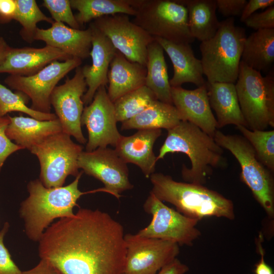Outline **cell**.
<instances>
[{"label":"cell","instance_id":"6da1fadb","mask_svg":"<svg viewBox=\"0 0 274 274\" xmlns=\"http://www.w3.org/2000/svg\"><path fill=\"white\" fill-rule=\"evenodd\" d=\"M124 236L122 225L108 213L80 209L45 230L39 255L58 274H123Z\"/></svg>","mask_w":274,"mask_h":274},{"label":"cell","instance_id":"7a4b0ae2","mask_svg":"<svg viewBox=\"0 0 274 274\" xmlns=\"http://www.w3.org/2000/svg\"><path fill=\"white\" fill-rule=\"evenodd\" d=\"M186 154L191 167L182 166V176L187 183L204 184L214 168L227 165L223 150L208 135L195 125L185 121L167 130V136L159 150L157 161L168 153Z\"/></svg>","mask_w":274,"mask_h":274},{"label":"cell","instance_id":"3957f363","mask_svg":"<svg viewBox=\"0 0 274 274\" xmlns=\"http://www.w3.org/2000/svg\"><path fill=\"white\" fill-rule=\"evenodd\" d=\"M83 172L65 186L47 188L39 179L30 181L27 184L28 196L23 200L19 209L20 217L24 223L28 238L38 242L45 230L57 218L73 217V208L83 195L98 192L94 190L81 192L78 184Z\"/></svg>","mask_w":274,"mask_h":274},{"label":"cell","instance_id":"277c9868","mask_svg":"<svg viewBox=\"0 0 274 274\" xmlns=\"http://www.w3.org/2000/svg\"><path fill=\"white\" fill-rule=\"evenodd\" d=\"M149 178L152 184L151 192L187 217L198 220L207 217L235 218L232 201L216 191L202 185L178 182L160 173H154Z\"/></svg>","mask_w":274,"mask_h":274},{"label":"cell","instance_id":"5b68a950","mask_svg":"<svg viewBox=\"0 0 274 274\" xmlns=\"http://www.w3.org/2000/svg\"><path fill=\"white\" fill-rule=\"evenodd\" d=\"M246 38L245 29L230 17L220 22L213 37L201 42L200 60L208 82L235 83Z\"/></svg>","mask_w":274,"mask_h":274},{"label":"cell","instance_id":"8992f818","mask_svg":"<svg viewBox=\"0 0 274 274\" xmlns=\"http://www.w3.org/2000/svg\"><path fill=\"white\" fill-rule=\"evenodd\" d=\"M235 84L240 108L251 130L274 127V76H266L241 61Z\"/></svg>","mask_w":274,"mask_h":274},{"label":"cell","instance_id":"52a82bcc","mask_svg":"<svg viewBox=\"0 0 274 274\" xmlns=\"http://www.w3.org/2000/svg\"><path fill=\"white\" fill-rule=\"evenodd\" d=\"M132 22L152 37L176 43L195 39L189 31L186 8L179 0H133Z\"/></svg>","mask_w":274,"mask_h":274},{"label":"cell","instance_id":"ba28073f","mask_svg":"<svg viewBox=\"0 0 274 274\" xmlns=\"http://www.w3.org/2000/svg\"><path fill=\"white\" fill-rule=\"evenodd\" d=\"M213 138L219 146L228 150L236 158L241 168V179L267 214L273 217V173L259 161L253 148L243 135L225 134L217 129Z\"/></svg>","mask_w":274,"mask_h":274},{"label":"cell","instance_id":"9c48e42d","mask_svg":"<svg viewBox=\"0 0 274 274\" xmlns=\"http://www.w3.org/2000/svg\"><path fill=\"white\" fill-rule=\"evenodd\" d=\"M30 151L39 160V180L47 188L61 187L67 176L80 173L78 159L83 147L62 131L48 136Z\"/></svg>","mask_w":274,"mask_h":274},{"label":"cell","instance_id":"30bf717a","mask_svg":"<svg viewBox=\"0 0 274 274\" xmlns=\"http://www.w3.org/2000/svg\"><path fill=\"white\" fill-rule=\"evenodd\" d=\"M143 207L152 218L147 227L136 233L139 235L190 246L201 234L196 227L198 220L187 217L168 207L151 192Z\"/></svg>","mask_w":274,"mask_h":274},{"label":"cell","instance_id":"8fae6325","mask_svg":"<svg viewBox=\"0 0 274 274\" xmlns=\"http://www.w3.org/2000/svg\"><path fill=\"white\" fill-rule=\"evenodd\" d=\"M82 60L72 58L55 61L29 76L10 75L4 82L11 89L20 92L31 100V108L42 113H51V94L57 83L73 70L80 66Z\"/></svg>","mask_w":274,"mask_h":274},{"label":"cell","instance_id":"7c38bea8","mask_svg":"<svg viewBox=\"0 0 274 274\" xmlns=\"http://www.w3.org/2000/svg\"><path fill=\"white\" fill-rule=\"evenodd\" d=\"M126 254L123 274H157L180 252L177 243L161 239L125 234Z\"/></svg>","mask_w":274,"mask_h":274},{"label":"cell","instance_id":"4fadbf2b","mask_svg":"<svg viewBox=\"0 0 274 274\" xmlns=\"http://www.w3.org/2000/svg\"><path fill=\"white\" fill-rule=\"evenodd\" d=\"M92 23L128 60L146 66L147 48L154 38L131 21L128 15L106 16Z\"/></svg>","mask_w":274,"mask_h":274},{"label":"cell","instance_id":"5bb4252c","mask_svg":"<svg viewBox=\"0 0 274 274\" xmlns=\"http://www.w3.org/2000/svg\"><path fill=\"white\" fill-rule=\"evenodd\" d=\"M86 87L80 66L76 68L72 78L67 77L63 84L55 87L50 98V104L60 122L62 131L73 136L82 144L87 142L81 123L84 105L82 97L87 90Z\"/></svg>","mask_w":274,"mask_h":274},{"label":"cell","instance_id":"9a60e30c","mask_svg":"<svg viewBox=\"0 0 274 274\" xmlns=\"http://www.w3.org/2000/svg\"><path fill=\"white\" fill-rule=\"evenodd\" d=\"M117 122L114 102L109 98L105 86H101L91 102L84 108L81 116V125L86 126L88 134L86 151L108 145L115 147L122 136Z\"/></svg>","mask_w":274,"mask_h":274},{"label":"cell","instance_id":"2e32d148","mask_svg":"<svg viewBox=\"0 0 274 274\" xmlns=\"http://www.w3.org/2000/svg\"><path fill=\"white\" fill-rule=\"evenodd\" d=\"M78 166L86 174L101 181L105 192L118 199L121 197L120 193L133 188L129 180L127 163L115 149L106 147L82 151L78 159Z\"/></svg>","mask_w":274,"mask_h":274},{"label":"cell","instance_id":"e0dca14e","mask_svg":"<svg viewBox=\"0 0 274 274\" xmlns=\"http://www.w3.org/2000/svg\"><path fill=\"white\" fill-rule=\"evenodd\" d=\"M206 84L194 90L171 87L172 99L181 121H188L214 137L217 122L210 105Z\"/></svg>","mask_w":274,"mask_h":274},{"label":"cell","instance_id":"ac0fdd59","mask_svg":"<svg viewBox=\"0 0 274 274\" xmlns=\"http://www.w3.org/2000/svg\"><path fill=\"white\" fill-rule=\"evenodd\" d=\"M91 30V49L90 56L91 65L81 67L88 89L82 97L85 105H89L95 92L101 86L108 83L110 65L117 50L110 40L91 22L89 26Z\"/></svg>","mask_w":274,"mask_h":274},{"label":"cell","instance_id":"d6986e66","mask_svg":"<svg viewBox=\"0 0 274 274\" xmlns=\"http://www.w3.org/2000/svg\"><path fill=\"white\" fill-rule=\"evenodd\" d=\"M70 58L72 57L60 50L47 45L39 48L12 47L0 65V73L29 76L53 61Z\"/></svg>","mask_w":274,"mask_h":274},{"label":"cell","instance_id":"ffe728a7","mask_svg":"<svg viewBox=\"0 0 274 274\" xmlns=\"http://www.w3.org/2000/svg\"><path fill=\"white\" fill-rule=\"evenodd\" d=\"M161 134L159 129L138 130L131 135H122L115 150L124 162L137 165L145 177L149 178L155 172L157 161L153 146Z\"/></svg>","mask_w":274,"mask_h":274},{"label":"cell","instance_id":"44dd1931","mask_svg":"<svg viewBox=\"0 0 274 274\" xmlns=\"http://www.w3.org/2000/svg\"><path fill=\"white\" fill-rule=\"evenodd\" d=\"M91 39L89 27L85 30L77 29L56 22L47 29L38 27L35 36V41H42L47 46L59 49L71 57L82 60L90 56Z\"/></svg>","mask_w":274,"mask_h":274},{"label":"cell","instance_id":"7402d4cb","mask_svg":"<svg viewBox=\"0 0 274 274\" xmlns=\"http://www.w3.org/2000/svg\"><path fill=\"white\" fill-rule=\"evenodd\" d=\"M154 39L172 62L174 74L169 80L171 87H181L186 83H193L197 87L206 84L201 60L195 56L190 44L176 43L159 38Z\"/></svg>","mask_w":274,"mask_h":274},{"label":"cell","instance_id":"603a6c76","mask_svg":"<svg viewBox=\"0 0 274 274\" xmlns=\"http://www.w3.org/2000/svg\"><path fill=\"white\" fill-rule=\"evenodd\" d=\"M145 65L128 60L117 51L108 73V94L112 102L123 95L145 85Z\"/></svg>","mask_w":274,"mask_h":274},{"label":"cell","instance_id":"cb8c5ba5","mask_svg":"<svg viewBox=\"0 0 274 274\" xmlns=\"http://www.w3.org/2000/svg\"><path fill=\"white\" fill-rule=\"evenodd\" d=\"M210 105L215 112L217 128L228 125L247 127L238 102L235 83L206 82Z\"/></svg>","mask_w":274,"mask_h":274},{"label":"cell","instance_id":"d4e9b609","mask_svg":"<svg viewBox=\"0 0 274 274\" xmlns=\"http://www.w3.org/2000/svg\"><path fill=\"white\" fill-rule=\"evenodd\" d=\"M6 134L23 149H30L48 136L62 132L59 119L42 121L22 116L11 117Z\"/></svg>","mask_w":274,"mask_h":274},{"label":"cell","instance_id":"484cf974","mask_svg":"<svg viewBox=\"0 0 274 274\" xmlns=\"http://www.w3.org/2000/svg\"><path fill=\"white\" fill-rule=\"evenodd\" d=\"M187 9L189 31L193 38L203 42L214 36L220 26L216 0H179Z\"/></svg>","mask_w":274,"mask_h":274},{"label":"cell","instance_id":"4316f807","mask_svg":"<svg viewBox=\"0 0 274 274\" xmlns=\"http://www.w3.org/2000/svg\"><path fill=\"white\" fill-rule=\"evenodd\" d=\"M164 51L155 39L148 46L145 86L153 92L157 100L173 105Z\"/></svg>","mask_w":274,"mask_h":274},{"label":"cell","instance_id":"83f0119b","mask_svg":"<svg viewBox=\"0 0 274 274\" xmlns=\"http://www.w3.org/2000/svg\"><path fill=\"white\" fill-rule=\"evenodd\" d=\"M181 121L175 107L157 99L133 118L122 122L121 129H170Z\"/></svg>","mask_w":274,"mask_h":274},{"label":"cell","instance_id":"f1b7e54d","mask_svg":"<svg viewBox=\"0 0 274 274\" xmlns=\"http://www.w3.org/2000/svg\"><path fill=\"white\" fill-rule=\"evenodd\" d=\"M241 61L258 72L267 71L274 61V29L256 30L247 37Z\"/></svg>","mask_w":274,"mask_h":274},{"label":"cell","instance_id":"f546056e","mask_svg":"<svg viewBox=\"0 0 274 274\" xmlns=\"http://www.w3.org/2000/svg\"><path fill=\"white\" fill-rule=\"evenodd\" d=\"M72 9L78 11L75 18L80 26L98 18L124 14L134 16L133 0H70Z\"/></svg>","mask_w":274,"mask_h":274},{"label":"cell","instance_id":"4dcf8cb0","mask_svg":"<svg viewBox=\"0 0 274 274\" xmlns=\"http://www.w3.org/2000/svg\"><path fill=\"white\" fill-rule=\"evenodd\" d=\"M156 99L145 85L123 95L114 102L117 121L123 122L133 118Z\"/></svg>","mask_w":274,"mask_h":274},{"label":"cell","instance_id":"1f68e13d","mask_svg":"<svg viewBox=\"0 0 274 274\" xmlns=\"http://www.w3.org/2000/svg\"><path fill=\"white\" fill-rule=\"evenodd\" d=\"M15 2L16 8L14 20L22 26L20 35L22 39L31 43L35 41L37 23L46 21L52 24L54 21L42 12L35 0H15Z\"/></svg>","mask_w":274,"mask_h":274},{"label":"cell","instance_id":"d6a6232c","mask_svg":"<svg viewBox=\"0 0 274 274\" xmlns=\"http://www.w3.org/2000/svg\"><path fill=\"white\" fill-rule=\"evenodd\" d=\"M253 148L259 161L272 173L274 172V130H251L236 126Z\"/></svg>","mask_w":274,"mask_h":274},{"label":"cell","instance_id":"836d02e7","mask_svg":"<svg viewBox=\"0 0 274 274\" xmlns=\"http://www.w3.org/2000/svg\"><path fill=\"white\" fill-rule=\"evenodd\" d=\"M26 97H27L20 92H13L0 83V117L5 116L12 112H19L42 121L52 120L57 118L54 113H42L28 107L26 104Z\"/></svg>","mask_w":274,"mask_h":274},{"label":"cell","instance_id":"e575fe53","mask_svg":"<svg viewBox=\"0 0 274 274\" xmlns=\"http://www.w3.org/2000/svg\"><path fill=\"white\" fill-rule=\"evenodd\" d=\"M42 6L50 12L54 22L65 23L71 28L80 29L74 15L70 0H44Z\"/></svg>","mask_w":274,"mask_h":274},{"label":"cell","instance_id":"d590c367","mask_svg":"<svg viewBox=\"0 0 274 274\" xmlns=\"http://www.w3.org/2000/svg\"><path fill=\"white\" fill-rule=\"evenodd\" d=\"M10 123L8 115L0 117V172L7 158L13 153L23 149L13 143L7 136L6 130Z\"/></svg>","mask_w":274,"mask_h":274},{"label":"cell","instance_id":"8d00e7d4","mask_svg":"<svg viewBox=\"0 0 274 274\" xmlns=\"http://www.w3.org/2000/svg\"><path fill=\"white\" fill-rule=\"evenodd\" d=\"M9 228V223L5 222L0 231V274H22V271L13 261L4 243V236Z\"/></svg>","mask_w":274,"mask_h":274},{"label":"cell","instance_id":"74e56055","mask_svg":"<svg viewBox=\"0 0 274 274\" xmlns=\"http://www.w3.org/2000/svg\"><path fill=\"white\" fill-rule=\"evenodd\" d=\"M246 26L255 30L274 29V6L261 13H255L244 22Z\"/></svg>","mask_w":274,"mask_h":274},{"label":"cell","instance_id":"f35d334b","mask_svg":"<svg viewBox=\"0 0 274 274\" xmlns=\"http://www.w3.org/2000/svg\"><path fill=\"white\" fill-rule=\"evenodd\" d=\"M216 2L219 12L228 18L241 16L247 3L246 0H216Z\"/></svg>","mask_w":274,"mask_h":274},{"label":"cell","instance_id":"ab89813d","mask_svg":"<svg viewBox=\"0 0 274 274\" xmlns=\"http://www.w3.org/2000/svg\"><path fill=\"white\" fill-rule=\"evenodd\" d=\"M274 6L273 0H250L247 1L242 14L240 20L244 22L251 15L261 9L267 8Z\"/></svg>","mask_w":274,"mask_h":274},{"label":"cell","instance_id":"60d3db41","mask_svg":"<svg viewBox=\"0 0 274 274\" xmlns=\"http://www.w3.org/2000/svg\"><path fill=\"white\" fill-rule=\"evenodd\" d=\"M16 8L15 0H0V23H8L14 19Z\"/></svg>","mask_w":274,"mask_h":274},{"label":"cell","instance_id":"b9f144b4","mask_svg":"<svg viewBox=\"0 0 274 274\" xmlns=\"http://www.w3.org/2000/svg\"><path fill=\"white\" fill-rule=\"evenodd\" d=\"M189 267L177 258L162 267L157 274H185Z\"/></svg>","mask_w":274,"mask_h":274},{"label":"cell","instance_id":"7bdbcfd3","mask_svg":"<svg viewBox=\"0 0 274 274\" xmlns=\"http://www.w3.org/2000/svg\"><path fill=\"white\" fill-rule=\"evenodd\" d=\"M22 274H58L55 269L48 263L43 260L33 268L22 272Z\"/></svg>","mask_w":274,"mask_h":274},{"label":"cell","instance_id":"ee69618b","mask_svg":"<svg viewBox=\"0 0 274 274\" xmlns=\"http://www.w3.org/2000/svg\"><path fill=\"white\" fill-rule=\"evenodd\" d=\"M258 245L261 257L260 261L256 265L255 274H273L272 269L264 260V252L260 243Z\"/></svg>","mask_w":274,"mask_h":274},{"label":"cell","instance_id":"f6af8a7d","mask_svg":"<svg viewBox=\"0 0 274 274\" xmlns=\"http://www.w3.org/2000/svg\"><path fill=\"white\" fill-rule=\"evenodd\" d=\"M11 48L5 40L3 37H0V65L5 60Z\"/></svg>","mask_w":274,"mask_h":274}]
</instances>
